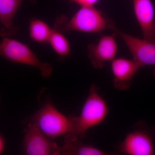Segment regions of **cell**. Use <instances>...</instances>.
Returning a JSON list of instances; mask_svg holds the SVG:
<instances>
[{"label":"cell","mask_w":155,"mask_h":155,"mask_svg":"<svg viewBox=\"0 0 155 155\" xmlns=\"http://www.w3.org/2000/svg\"><path fill=\"white\" fill-rule=\"evenodd\" d=\"M108 111L107 104L99 94L97 87L95 85H91L80 115L72 116L73 131L69 134L83 138L89 129L104 121Z\"/></svg>","instance_id":"1"},{"label":"cell","mask_w":155,"mask_h":155,"mask_svg":"<svg viewBox=\"0 0 155 155\" xmlns=\"http://www.w3.org/2000/svg\"><path fill=\"white\" fill-rule=\"evenodd\" d=\"M31 122L51 139L71 134L73 131L72 116H67L62 114L50 101L46 102L32 116Z\"/></svg>","instance_id":"2"},{"label":"cell","mask_w":155,"mask_h":155,"mask_svg":"<svg viewBox=\"0 0 155 155\" xmlns=\"http://www.w3.org/2000/svg\"><path fill=\"white\" fill-rule=\"evenodd\" d=\"M107 25V20L101 13L93 6L81 7L68 22L64 23L62 17L58 19L54 29L64 32L77 31L97 33L104 30Z\"/></svg>","instance_id":"3"},{"label":"cell","mask_w":155,"mask_h":155,"mask_svg":"<svg viewBox=\"0 0 155 155\" xmlns=\"http://www.w3.org/2000/svg\"><path fill=\"white\" fill-rule=\"evenodd\" d=\"M0 56L15 63L36 67L43 77L51 75L52 67L48 63H43L27 45L16 40L3 38L0 43Z\"/></svg>","instance_id":"4"},{"label":"cell","mask_w":155,"mask_h":155,"mask_svg":"<svg viewBox=\"0 0 155 155\" xmlns=\"http://www.w3.org/2000/svg\"><path fill=\"white\" fill-rule=\"evenodd\" d=\"M23 150L24 153L28 155H61V147L31 122L25 130Z\"/></svg>","instance_id":"5"},{"label":"cell","mask_w":155,"mask_h":155,"mask_svg":"<svg viewBox=\"0 0 155 155\" xmlns=\"http://www.w3.org/2000/svg\"><path fill=\"white\" fill-rule=\"evenodd\" d=\"M107 23L109 28L124 41L133 57V60L140 67L149 65L155 68V43L124 33L117 29L110 20H107Z\"/></svg>","instance_id":"6"},{"label":"cell","mask_w":155,"mask_h":155,"mask_svg":"<svg viewBox=\"0 0 155 155\" xmlns=\"http://www.w3.org/2000/svg\"><path fill=\"white\" fill-rule=\"evenodd\" d=\"M119 148L121 152L126 155L154 154L151 137L143 130H135L127 134Z\"/></svg>","instance_id":"7"},{"label":"cell","mask_w":155,"mask_h":155,"mask_svg":"<svg viewBox=\"0 0 155 155\" xmlns=\"http://www.w3.org/2000/svg\"><path fill=\"white\" fill-rule=\"evenodd\" d=\"M136 18L141 28L143 39L155 43L154 9L151 0H132Z\"/></svg>","instance_id":"8"},{"label":"cell","mask_w":155,"mask_h":155,"mask_svg":"<svg viewBox=\"0 0 155 155\" xmlns=\"http://www.w3.org/2000/svg\"><path fill=\"white\" fill-rule=\"evenodd\" d=\"M117 45L114 37L106 35L102 37L97 44H91L88 46V56L93 66L101 69L105 62L112 61L115 58Z\"/></svg>","instance_id":"9"},{"label":"cell","mask_w":155,"mask_h":155,"mask_svg":"<svg viewBox=\"0 0 155 155\" xmlns=\"http://www.w3.org/2000/svg\"><path fill=\"white\" fill-rule=\"evenodd\" d=\"M140 68L133 60L115 58L111 61L114 87L120 91L127 89L130 87L131 79Z\"/></svg>","instance_id":"10"},{"label":"cell","mask_w":155,"mask_h":155,"mask_svg":"<svg viewBox=\"0 0 155 155\" xmlns=\"http://www.w3.org/2000/svg\"><path fill=\"white\" fill-rule=\"evenodd\" d=\"M23 0H0V21L4 28L0 31L2 36L11 35L17 32L13 19Z\"/></svg>","instance_id":"11"},{"label":"cell","mask_w":155,"mask_h":155,"mask_svg":"<svg viewBox=\"0 0 155 155\" xmlns=\"http://www.w3.org/2000/svg\"><path fill=\"white\" fill-rule=\"evenodd\" d=\"M103 151L91 145L81 142L75 136L67 134L64 137V144L61 147V155H107Z\"/></svg>","instance_id":"12"},{"label":"cell","mask_w":155,"mask_h":155,"mask_svg":"<svg viewBox=\"0 0 155 155\" xmlns=\"http://www.w3.org/2000/svg\"><path fill=\"white\" fill-rule=\"evenodd\" d=\"M29 30L31 39L41 43L48 41L53 29L42 20L33 19L31 21Z\"/></svg>","instance_id":"13"},{"label":"cell","mask_w":155,"mask_h":155,"mask_svg":"<svg viewBox=\"0 0 155 155\" xmlns=\"http://www.w3.org/2000/svg\"><path fill=\"white\" fill-rule=\"evenodd\" d=\"M48 41L54 51L61 56H66L70 52V45L61 31L53 29Z\"/></svg>","instance_id":"14"},{"label":"cell","mask_w":155,"mask_h":155,"mask_svg":"<svg viewBox=\"0 0 155 155\" xmlns=\"http://www.w3.org/2000/svg\"><path fill=\"white\" fill-rule=\"evenodd\" d=\"M70 1L80 5L81 7H90V6H93L99 0H70Z\"/></svg>","instance_id":"15"},{"label":"cell","mask_w":155,"mask_h":155,"mask_svg":"<svg viewBox=\"0 0 155 155\" xmlns=\"http://www.w3.org/2000/svg\"><path fill=\"white\" fill-rule=\"evenodd\" d=\"M5 147V143L2 137L0 135V154L2 153Z\"/></svg>","instance_id":"16"},{"label":"cell","mask_w":155,"mask_h":155,"mask_svg":"<svg viewBox=\"0 0 155 155\" xmlns=\"http://www.w3.org/2000/svg\"></svg>","instance_id":"17"}]
</instances>
